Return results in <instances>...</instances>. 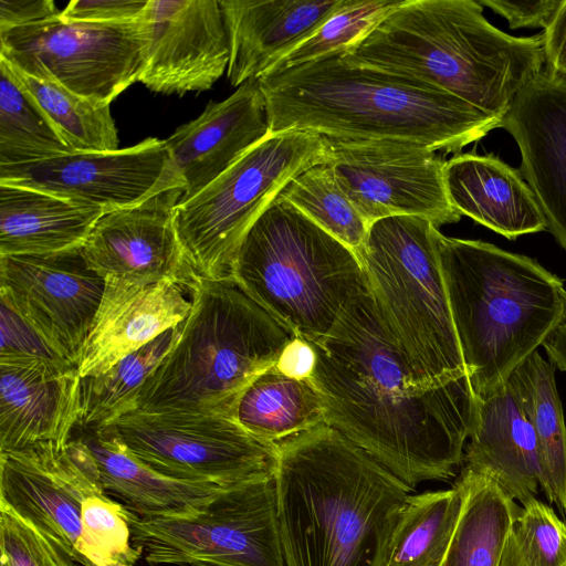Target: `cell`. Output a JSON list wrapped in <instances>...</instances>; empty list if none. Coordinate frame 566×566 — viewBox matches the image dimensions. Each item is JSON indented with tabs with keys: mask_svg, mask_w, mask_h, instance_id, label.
Returning a JSON list of instances; mask_svg holds the SVG:
<instances>
[{
	"mask_svg": "<svg viewBox=\"0 0 566 566\" xmlns=\"http://www.w3.org/2000/svg\"><path fill=\"white\" fill-rule=\"evenodd\" d=\"M311 344L316 353L311 379L327 426L411 490L454 475L476 415L468 375L416 389L367 283L333 329Z\"/></svg>",
	"mask_w": 566,
	"mask_h": 566,
	"instance_id": "obj_1",
	"label": "cell"
},
{
	"mask_svg": "<svg viewBox=\"0 0 566 566\" xmlns=\"http://www.w3.org/2000/svg\"><path fill=\"white\" fill-rule=\"evenodd\" d=\"M285 566H384L411 491L326 423L277 444Z\"/></svg>",
	"mask_w": 566,
	"mask_h": 566,
	"instance_id": "obj_2",
	"label": "cell"
},
{
	"mask_svg": "<svg viewBox=\"0 0 566 566\" xmlns=\"http://www.w3.org/2000/svg\"><path fill=\"white\" fill-rule=\"evenodd\" d=\"M270 133L311 132L333 139L401 142L460 154L501 119L448 92L340 55L258 78Z\"/></svg>",
	"mask_w": 566,
	"mask_h": 566,
	"instance_id": "obj_3",
	"label": "cell"
},
{
	"mask_svg": "<svg viewBox=\"0 0 566 566\" xmlns=\"http://www.w3.org/2000/svg\"><path fill=\"white\" fill-rule=\"evenodd\" d=\"M340 56L448 92L499 119L545 69L543 34L502 32L476 0H401Z\"/></svg>",
	"mask_w": 566,
	"mask_h": 566,
	"instance_id": "obj_4",
	"label": "cell"
},
{
	"mask_svg": "<svg viewBox=\"0 0 566 566\" xmlns=\"http://www.w3.org/2000/svg\"><path fill=\"white\" fill-rule=\"evenodd\" d=\"M467 375L476 398L502 388L563 317L566 289L535 259L437 233Z\"/></svg>",
	"mask_w": 566,
	"mask_h": 566,
	"instance_id": "obj_5",
	"label": "cell"
},
{
	"mask_svg": "<svg viewBox=\"0 0 566 566\" xmlns=\"http://www.w3.org/2000/svg\"><path fill=\"white\" fill-rule=\"evenodd\" d=\"M188 291L190 312L137 392L133 410L232 418L242 390L277 363L295 335L229 276L196 275Z\"/></svg>",
	"mask_w": 566,
	"mask_h": 566,
	"instance_id": "obj_6",
	"label": "cell"
},
{
	"mask_svg": "<svg viewBox=\"0 0 566 566\" xmlns=\"http://www.w3.org/2000/svg\"><path fill=\"white\" fill-rule=\"evenodd\" d=\"M228 276L308 343L333 329L367 283L359 256L280 196L244 234Z\"/></svg>",
	"mask_w": 566,
	"mask_h": 566,
	"instance_id": "obj_7",
	"label": "cell"
},
{
	"mask_svg": "<svg viewBox=\"0 0 566 566\" xmlns=\"http://www.w3.org/2000/svg\"><path fill=\"white\" fill-rule=\"evenodd\" d=\"M438 231L421 217L382 218L369 226L360 253L381 323L419 390L467 375L441 270Z\"/></svg>",
	"mask_w": 566,
	"mask_h": 566,
	"instance_id": "obj_8",
	"label": "cell"
},
{
	"mask_svg": "<svg viewBox=\"0 0 566 566\" xmlns=\"http://www.w3.org/2000/svg\"><path fill=\"white\" fill-rule=\"evenodd\" d=\"M333 160L329 139L311 132L269 133L213 181L174 208V222L195 272L221 279L244 234L287 184Z\"/></svg>",
	"mask_w": 566,
	"mask_h": 566,
	"instance_id": "obj_9",
	"label": "cell"
},
{
	"mask_svg": "<svg viewBox=\"0 0 566 566\" xmlns=\"http://www.w3.org/2000/svg\"><path fill=\"white\" fill-rule=\"evenodd\" d=\"M132 543L149 564L285 566L274 473L226 489L187 517H139L127 510Z\"/></svg>",
	"mask_w": 566,
	"mask_h": 566,
	"instance_id": "obj_10",
	"label": "cell"
},
{
	"mask_svg": "<svg viewBox=\"0 0 566 566\" xmlns=\"http://www.w3.org/2000/svg\"><path fill=\"white\" fill-rule=\"evenodd\" d=\"M146 43L144 15L132 23L98 24L67 22L59 14L0 32V57L30 76L109 105L138 82Z\"/></svg>",
	"mask_w": 566,
	"mask_h": 566,
	"instance_id": "obj_11",
	"label": "cell"
},
{
	"mask_svg": "<svg viewBox=\"0 0 566 566\" xmlns=\"http://www.w3.org/2000/svg\"><path fill=\"white\" fill-rule=\"evenodd\" d=\"M104 427L142 463L177 480L232 486L273 474L276 464L277 444L226 416L134 409Z\"/></svg>",
	"mask_w": 566,
	"mask_h": 566,
	"instance_id": "obj_12",
	"label": "cell"
},
{
	"mask_svg": "<svg viewBox=\"0 0 566 566\" xmlns=\"http://www.w3.org/2000/svg\"><path fill=\"white\" fill-rule=\"evenodd\" d=\"M329 166L368 226L394 216H416L436 228L460 221L443 178L446 160L423 146L401 142L328 138Z\"/></svg>",
	"mask_w": 566,
	"mask_h": 566,
	"instance_id": "obj_13",
	"label": "cell"
},
{
	"mask_svg": "<svg viewBox=\"0 0 566 566\" xmlns=\"http://www.w3.org/2000/svg\"><path fill=\"white\" fill-rule=\"evenodd\" d=\"M105 284L81 248L0 256L1 303L59 358L76 367Z\"/></svg>",
	"mask_w": 566,
	"mask_h": 566,
	"instance_id": "obj_14",
	"label": "cell"
},
{
	"mask_svg": "<svg viewBox=\"0 0 566 566\" xmlns=\"http://www.w3.org/2000/svg\"><path fill=\"white\" fill-rule=\"evenodd\" d=\"M106 493L94 458L77 437L0 453V506L9 509L66 558L77 553L83 502Z\"/></svg>",
	"mask_w": 566,
	"mask_h": 566,
	"instance_id": "obj_15",
	"label": "cell"
},
{
	"mask_svg": "<svg viewBox=\"0 0 566 566\" xmlns=\"http://www.w3.org/2000/svg\"><path fill=\"white\" fill-rule=\"evenodd\" d=\"M0 184L45 191L105 212L140 203L185 181L164 139L112 151H71L52 158L0 165Z\"/></svg>",
	"mask_w": 566,
	"mask_h": 566,
	"instance_id": "obj_16",
	"label": "cell"
},
{
	"mask_svg": "<svg viewBox=\"0 0 566 566\" xmlns=\"http://www.w3.org/2000/svg\"><path fill=\"white\" fill-rule=\"evenodd\" d=\"M184 189L176 188L126 208L104 212L81 247L103 279L137 285L172 281L188 290L198 275L186 258L174 222Z\"/></svg>",
	"mask_w": 566,
	"mask_h": 566,
	"instance_id": "obj_17",
	"label": "cell"
},
{
	"mask_svg": "<svg viewBox=\"0 0 566 566\" xmlns=\"http://www.w3.org/2000/svg\"><path fill=\"white\" fill-rule=\"evenodd\" d=\"M145 65L147 88L184 95L209 90L227 72L229 42L220 1L148 0Z\"/></svg>",
	"mask_w": 566,
	"mask_h": 566,
	"instance_id": "obj_18",
	"label": "cell"
},
{
	"mask_svg": "<svg viewBox=\"0 0 566 566\" xmlns=\"http://www.w3.org/2000/svg\"><path fill=\"white\" fill-rule=\"evenodd\" d=\"M81 379L77 367L60 358L0 355V453L69 443Z\"/></svg>",
	"mask_w": 566,
	"mask_h": 566,
	"instance_id": "obj_19",
	"label": "cell"
},
{
	"mask_svg": "<svg viewBox=\"0 0 566 566\" xmlns=\"http://www.w3.org/2000/svg\"><path fill=\"white\" fill-rule=\"evenodd\" d=\"M501 127L520 148L546 230L566 250V76L544 69L516 94Z\"/></svg>",
	"mask_w": 566,
	"mask_h": 566,
	"instance_id": "obj_20",
	"label": "cell"
},
{
	"mask_svg": "<svg viewBox=\"0 0 566 566\" xmlns=\"http://www.w3.org/2000/svg\"><path fill=\"white\" fill-rule=\"evenodd\" d=\"M269 133L258 80L245 82L221 102H209L197 118L164 139L185 181L180 200L218 178Z\"/></svg>",
	"mask_w": 566,
	"mask_h": 566,
	"instance_id": "obj_21",
	"label": "cell"
},
{
	"mask_svg": "<svg viewBox=\"0 0 566 566\" xmlns=\"http://www.w3.org/2000/svg\"><path fill=\"white\" fill-rule=\"evenodd\" d=\"M103 298L77 364L78 375L98 376L126 356L176 328L191 300L179 283L166 280L137 285L105 280Z\"/></svg>",
	"mask_w": 566,
	"mask_h": 566,
	"instance_id": "obj_22",
	"label": "cell"
},
{
	"mask_svg": "<svg viewBox=\"0 0 566 566\" xmlns=\"http://www.w3.org/2000/svg\"><path fill=\"white\" fill-rule=\"evenodd\" d=\"M343 0H220L229 42L227 78L239 87L308 38Z\"/></svg>",
	"mask_w": 566,
	"mask_h": 566,
	"instance_id": "obj_23",
	"label": "cell"
},
{
	"mask_svg": "<svg viewBox=\"0 0 566 566\" xmlns=\"http://www.w3.org/2000/svg\"><path fill=\"white\" fill-rule=\"evenodd\" d=\"M443 178L452 207L492 231L514 240L546 230L538 202L520 170L494 154H457Z\"/></svg>",
	"mask_w": 566,
	"mask_h": 566,
	"instance_id": "obj_24",
	"label": "cell"
},
{
	"mask_svg": "<svg viewBox=\"0 0 566 566\" xmlns=\"http://www.w3.org/2000/svg\"><path fill=\"white\" fill-rule=\"evenodd\" d=\"M462 463L489 475L514 501L535 497L541 479L536 438L507 382L492 396L476 398Z\"/></svg>",
	"mask_w": 566,
	"mask_h": 566,
	"instance_id": "obj_25",
	"label": "cell"
},
{
	"mask_svg": "<svg viewBox=\"0 0 566 566\" xmlns=\"http://www.w3.org/2000/svg\"><path fill=\"white\" fill-rule=\"evenodd\" d=\"M73 436L92 453L106 494L139 517L192 516L229 488L165 476L133 457L105 427L74 429Z\"/></svg>",
	"mask_w": 566,
	"mask_h": 566,
	"instance_id": "obj_26",
	"label": "cell"
},
{
	"mask_svg": "<svg viewBox=\"0 0 566 566\" xmlns=\"http://www.w3.org/2000/svg\"><path fill=\"white\" fill-rule=\"evenodd\" d=\"M104 212L38 189L0 184V256L81 248Z\"/></svg>",
	"mask_w": 566,
	"mask_h": 566,
	"instance_id": "obj_27",
	"label": "cell"
},
{
	"mask_svg": "<svg viewBox=\"0 0 566 566\" xmlns=\"http://www.w3.org/2000/svg\"><path fill=\"white\" fill-rule=\"evenodd\" d=\"M232 418L254 438L279 444L325 423V408L311 378L289 377L274 365L242 390Z\"/></svg>",
	"mask_w": 566,
	"mask_h": 566,
	"instance_id": "obj_28",
	"label": "cell"
},
{
	"mask_svg": "<svg viewBox=\"0 0 566 566\" xmlns=\"http://www.w3.org/2000/svg\"><path fill=\"white\" fill-rule=\"evenodd\" d=\"M507 384L535 433L539 488L566 514V423L555 366L536 350L513 371Z\"/></svg>",
	"mask_w": 566,
	"mask_h": 566,
	"instance_id": "obj_29",
	"label": "cell"
},
{
	"mask_svg": "<svg viewBox=\"0 0 566 566\" xmlns=\"http://www.w3.org/2000/svg\"><path fill=\"white\" fill-rule=\"evenodd\" d=\"M462 506L440 566H499L520 506L489 475L462 467Z\"/></svg>",
	"mask_w": 566,
	"mask_h": 566,
	"instance_id": "obj_30",
	"label": "cell"
},
{
	"mask_svg": "<svg viewBox=\"0 0 566 566\" xmlns=\"http://www.w3.org/2000/svg\"><path fill=\"white\" fill-rule=\"evenodd\" d=\"M462 490L408 496L391 535L384 566H440L455 528Z\"/></svg>",
	"mask_w": 566,
	"mask_h": 566,
	"instance_id": "obj_31",
	"label": "cell"
},
{
	"mask_svg": "<svg viewBox=\"0 0 566 566\" xmlns=\"http://www.w3.org/2000/svg\"><path fill=\"white\" fill-rule=\"evenodd\" d=\"M177 327L163 333L105 373L83 377L75 429L101 428L133 410L137 392L170 349Z\"/></svg>",
	"mask_w": 566,
	"mask_h": 566,
	"instance_id": "obj_32",
	"label": "cell"
},
{
	"mask_svg": "<svg viewBox=\"0 0 566 566\" xmlns=\"http://www.w3.org/2000/svg\"><path fill=\"white\" fill-rule=\"evenodd\" d=\"M73 151L0 57V165L39 161Z\"/></svg>",
	"mask_w": 566,
	"mask_h": 566,
	"instance_id": "obj_33",
	"label": "cell"
},
{
	"mask_svg": "<svg viewBox=\"0 0 566 566\" xmlns=\"http://www.w3.org/2000/svg\"><path fill=\"white\" fill-rule=\"evenodd\" d=\"M10 67L73 151L118 149V133L109 105L96 104L57 83Z\"/></svg>",
	"mask_w": 566,
	"mask_h": 566,
	"instance_id": "obj_34",
	"label": "cell"
},
{
	"mask_svg": "<svg viewBox=\"0 0 566 566\" xmlns=\"http://www.w3.org/2000/svg\"><path fill=\"white\" fill-rule=\"evenodd\" d=\"M279 196L360 259L369 226L340 189L329 164L302 172Z\"/></svg>",
	"mask_w": 566,
	"mask_h": 566,
	"instance_id": "obj_35",
	"label": "cell"
},
{
	"mask_svg": "<svg viewBox=\"0 0 566 566\" xmlns=\"http://www.w3.org/2000/svg\"><path fill=\"white\" fill-rule=\"evenodd\" d=\"M400 2L343 0L339 8L308 38L277 60L263 75L279 74L306 63L343 55L368 35Z\"/></svg>",
	"mask_w": 566,
	"mask_h": 566,
	"instance_id": "obj_36",
	"label": "cell"
},
{
	"mask_svg": "<svg viewBox=\"0 0 566 566\" xmlns=\"http://www.w3.org/2000/svg\"><path fill=\"white\" fill-rule=\"evenodd\" d=\"M499 566H566V521L533 497L517 512Z\"/></svg>",
	"mask_w": 566,
	"mask_h": 566,
	"instance_id": "obj_37",
	"label": "cell"
},
{
	"mask_svg": "<svg viewBox=\"0 0 566 566\" xmlns=\"http://www.w3.org/2000/svg\"><path fill=\"white\" fill-rule=\"evenodd\" d=\"M77 553L83 559L105 566L115 562L130 565L142 553L132 543L127 510L106 493L93 494L82 504Z\"/></svg>",
	"mask_w": 566,
	"mask_h": 566,
	"instance_id": "obj_38",
	"label": "cell"
},
{
	"mask_svg": "<svg viewBox=\"0 0 566 566\" xmlns=\"http://www.w3.org/2000/svg\"><path fill=\"white\" fill-rule=\"evenodd\" d=\"M1 566H62L56 548L14 513L0 506Z\"/></svg>",
	"mask_w": 566,
	"mask_h": 566,
	"instance_id": "obj_39",
	"label": "cell"
},
{
	"mask_svg": "<svg viewBox=\"0 0 566 566\" xmlns=\"http://www.w3.org/2000/svg\"><path fill=\"white\" fill-rule=\"evenodd\" d=\"M148 0H74L61 11L67 22L123 24L139 21Z\"/></svg>",
	"mask_w": 566,
	"mask_h": 566,
	"instance_id": "obj_40",
	"label": "cell"
},
{
	"mask_svg": "<svg viewBox=\"0 0 566 566\" xmlns=\"http://www.w3.org/2000/svg\"><path fill=\"white\" fill-rule=\"evenodd\" d=\"M482 7H489L504 17L511 29H547L560 9L564 0H476Z\"/></svg>",
	"mask_w": 566,
	"mask_h": 566,
	"instance_id": "obj_41",
	"label": "cell"
},
{
	"mask_svg": "<svg viewBox=\"0 0 566 566\" xmlns=\"http://www.w3.org/2000/svg\"><path fill=\"white\" fill-rule=\"evenodd\" d=\"M0 355L59 358L10 308L1 303ZM61 359V358H60ZM69 364V363H67Z\"/></svg>",
	"mask_w": 566,
	"mask_h": 566,
	"instance_id": "obj_42",
	"label": "cell"
},
{
	"mask_svg": "<svg viewBox=\"0 0 566 566\" xmlns=\"http://www.w3.org/2000/svg\"><path fill=\"white\" fill-rule=\"evenodd\" d=\"M52 0H0V32L57 17Z\"/></svg>",
	"mask_w": 566,
	"mask_h": 566,
	"instance_id": "obj_43",
	"label": "cell"
},
{
	"mask_svg": "<svg viewBox=\"0 0 566 566\" xmlns=\"http://www.w3.org/2000/svg\"><path fill=\"white\" fill-rule=\"evenodd\" d=\"M543 48L545 69L554 74L566 76V0L551 25L544 30Z\"/></svg>",
	"mask_w": 566,
	"mask_h": 566,
	"instance_id": "obj_44",
	"label": "cell"
},
{
	"mask_svg": "<svg viewBox=\"0 0 566 566\" xmlns=\"http://www.w3.org/2000/svg\"><path fill=\"white\" fill-rule=\"evenodd\" d=\"M316 365V353L311 343L295 336L283 349L275 366L286 376L310 379Z\"/></svg>",
	"mask_w": 566,
	"mask_h": 566,
	"instance_id": "obj_45",
	"label": "cell"
},
{
	"mask_svg": "<svg viewBox=\"0 0 566 566\" xmlns=\"http://www.w3.org/2000/svg\"><path fill=\"white\" fill-rule=\"evenodd\" d=\"M548 360L566 373V297L563 317L543 344Z\"/></svg>",
	"mask_w": 566,
	"mask_h": 566,
	"instance_id": "obj_46",
	"label": "cell"
},
{
	"mask_svg": "<svg viewBox=\"0 0 566 566\" xmlns=\"http://www.w3.org/2000/svg\"><path fill=\"white\" fill-rule=\"evenodd\" d=\"M62 566H85L81 563H77V562H74V560H71L69 558H64L63 563H62Z\"/></svg>",
	"mask_w": 566,
	"mask_h": 566,
	"instance_id": "obj_47",
	"label": "cell"
},
{
	"mask_svg": "<svg viewBox=\"0 0 566 566\" xmlns=\"http://www.w3.org/2000/svg\"><path fill=\"white\" fill-rule=\"evenodd\" d=\"M105 566H130V565L112 562V563L106 564Z\"/></svg>",
	"mask_w": 566,
	"mask_h": 566,
	"instance_id": "obj_48",
	"label": "cell"
},
{
	"mask_svg": "<svg viewBox=\"0 0 566 566\" xmlns=\"http://www.w3.org/2000/svg\"><path fill=\"white\" fill-rule=\"evenodd\" d=\"M83 565H85V566H96V565H94V564H92V563H90L87 560H85Z\"/></svg>",
	"mask_w": 566,
	"mask_h": 566,
	"instance_id": "obj_49",
	"label": "cell"
}]
</instances>
